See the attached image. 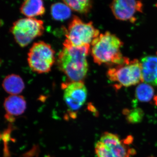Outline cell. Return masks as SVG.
I'll return each mask as SVG.
<instances>
[{
	"label": "cell",
	"mask_w": 157,
	"mask_h": 157,
	"mask_svg": "<svg viewBox=\"0 0 157 157\" xmlns=\"http://www.w3.org/2000/svg\"><path fill=\"white\" fill-rule=\"evenodd\" d=\"M107 76L115 86L129 87L142 82L141 65L137 59L128 58L124 63L109 68Z\"/></svg>",
	"instance_id": "cell-3"
},
{
	"label": "cell",
	"mask_w": 157,
	"mask_h": 157,
	"mask_svg": "<svg viewBox=\"0 0 157 157\" xmlns=\"http://www.w3.org/2000/svg\"><path fill=\"white\" fill-rule=\"evenodd\" d=\"M2 86L8 94L11 95H17L24 89L25 83L20 76L12 74L8 75L4 78Z\"/></svg>",
	"instance_id": "cell-13"
},
{
	"label": "cell",
	"mask_w": 157,
	"mask_h": 157,
	"mask_svg": "<svg viewBox=\"0 0 157 157\" xmlns=\"http://www.w3.org/2000/svg\"><path fill=\"white\" fill-rule=\"evenodd\" d=\"M152 157V156H151V157Z\"/></svg>",
	"instance_id": "cell-21"
},
{
	"label": "cell",
	"mask_w": 157,
	"mask_h": 157,
	"mask_svg": "<svg viewBox=\"0 0 157 157\" xmlns=\"http://www.w3.org/2000/svg\"><path fill=\"white\" fill-rule=\"evenodd\" d=\"M91 45L92 56L97 64L114 66L124 63L127 58L121 51L123 42L109 32L100 34Z\"/></svg>",
	"instance_id": "cell-2"
},
{
	"label": "cell",
	"mask_w": 157,
	"mask_h": 157,
	"mask_svg": "<svg viewBox=\"0 0 157 157\" xmlns=\"http://www.w3.org/2000/svg\"><path fill=\"white\" fill-rule=\"evenodd\" d=\"M51 14L54 19L62 21L70 17L71 9L65 3H54L51 6Z\"/></svg>",
	"instance_id": "cell-14"
},
{
	"label": "cell",
	"mask_w": 157,
	"mask_h": 157,
	"mask_svg": "<svg viewBox=\"0 0 157 157\" xmlns=\"http://www.w3.org/2000/svg\"><path fill=\"white\" fill-rule=\"evenodd\" d=\"M63 45L57 59L59 70L64 73L70 82L83 81L88 70L86 58L90 51V45L76 47L66 39Z\"/></svg>",
	"instance_id": "cell-1"
},
{
	"label": "cell",
	"mask_w": 157,
	"mask_h": 157,
	"mask_svg": "<svg viewBox=\"0 0 157 157\" xmlns=\"http://www.w3.org/2000/svg\"><path fill=\"white\" fill-rule=\"evenodd\" d=\"M156 7H157V3L156 4Z\"/></svg>",
	"instance_id": "cell-20"
},
{
	"label": "cell",
	"mask_w": 157,
	"mask_h": 157,
	"mask_svg": "<svg viewBox=\"0 0 157 157\" xmlns=\"http://www.w3.org/2000/svg\"><path fill=\"white\" fill-rule=\"evenodd\" d=\"M44 31L42 21L29 17L17 20L10 29L14 40L21 47L27 46L34 39L42 36Z\"/></svg>",
	"instance_id": "cell-6"
},
{
	"label": "cell",
	"mask_w": 157,
	"mask_h": 157,
	"mask_svg": "<svg viewBox=\"0 0 157 157\" xmlns=\"http://www.w3.org/2000/svg\"><path fill=\"white\" fill-rule=\"evenodd\" d=\"M100 141L110 150L115 157H131L136 153L135 150L129 146L133 141L132 136L121 140L117 135L106 132L102 134Z\"/></svg>",
	"instance_id": "cell-9"
},
{
	"label": "cell",
	"mask_w": 157,
	"mask_h": 157,
	"mask_svg": "<svg viewBox=\"0 0 157 157\" xmlns=\"http://www.w3.org/2000/svg\"><path fill=\"white\" fill-rule=\"evenodd\" d=\"M154 90L151 85L142 83L137 86L135 95L138 101L147 102L151 101L154 95Z\"/></svg>",
	"instance_id": "cell-16"
},
{
	"label": "cell",
	"mask_w": 157,
	"mask_h": 157,
	"mask_svg": "<svg viewBox=\"0 0 157 157\" xmlns=\"http://www.w3.org/2000/svg\"></svg>",
	"instance_id": "cell-22"
},
{
	"label": "cell",
	"mask_w": 157,
	"mask_h": 157,
	"mask_svg": "<svg viewBox=\"0 0 157 157\" xmlns=\"http://www.w3.org/2000/svg\"><path fill=\"white\" fill-rule=\"evenodd\" d=\"M154 101H155V104L157 106V94L154 98Z\"/></svg>",
	"instance_id": "cell-19"
},
{
	"label": "cell",
	"mask_w": 157,
	"mask_h": 157,
	"mask_svg": "<svg viewBox=\"0 0 157 157\" xmlns=\"http://www.w3.org/2000/svg\"><path fill=\"white\" fill-rule=\"evenodd\" d=\"M66 33V40L76 47L89 45L100 35L92 21L85 22L76 16L72 18Z\"/></svg>",
	"instance_id": "cell-4"
},
{
	"label": "cell",
	"mask_w": 157,
	"mask_h": 157,
	"mask_svg": "<svg viewBox=\"0 0 157 157\" xmlns=\"http://www.w3.org/2000/svg\"><path fill=\"white\" fill-rule=\"evenodd\" d=\"M21 13L29 18L42 16L45 14V8L43 1L40 0H27L22 3Z\"/></svg>",
	"instance_id": "cell-12"
},
{
	"label": "cell",
	"mask_w": 157,
	"mask_h": 157,
	"mask_svg": "<svg viewBox=\"0 0 157 157\" xmlns=\"http://www.w3.org/2000/svg\"><path fill=\"white\" fill-rule=\"evenodd\" d=\"M4 106L7 113V119L22 114L26 109V102L20 95H11L5 99Z\"/></svg>",
	"instance_id": "cell-11"
},
{
	"label": "cell",
	"mask_w": 157,
	"mask_h": 157,
	"mask_svg": "<svg viewBox=\"0 0 157 157\" xmlns=\"http://www.w3.org/2000/svg\"><path fill=\"white\" fill-rule=\"evenodd\" d=\"M95 151L97 157H115L110 150L101 141L96 144Z\"/></svg>",
	"instance_id": "cell-18"
},
{
	"label": "cell",
	"mask_w": 157,
	"mask_h": 157,
	"mask_svg": "<svg viewBox=\"0 0 157 157\" xmlns=\"http://www.w3.org/2000/svg\"><path fill=\"white\" fill-rule=\"evenodd\" d=\"M109 7L116 18L132 23L136 21L135 14L143 12V5L140 1L116 0Z\"/></svg>",
	"instance_id": "cell-8"
},
{
	"label": "cell",
	"mask_w": 157,
	"mask_h": 157,
	"mask_svg": "<svg viewBox=\"0 0 157 157\" xmlns=\"http://www.w3.org/2000/svg\"><path fill=\"white\" fill-rule=\"evenodd\" d=\"M123 113L126 116V120L130 124H137L143 120L144 113L143 110L140 108H136L129 110L125 109Z\"/></svg>",
	"instance_id": "cell-17"
},
{
	"label": "cell",
	"mask_w": 157,
	"mask_h": 157,
	"mask_svg": "<svg viewBox=\"0 0 157 157\" xmlns=\"http://www.w3.org/2000/svg\"><path fill=\"white\" fill-rule=\"evenodd\" d=\"M63 2L69 6L71 10L81 14H87L93 7L92 1L89 0H73L63 1Z\"/></svg>",
	"instance_id": "cell-15"
},
{
	"label": "cell",
	"mask_w": 157,
	"mask_h": 157,
	"mask_svg": "<svg viewBox=\"0 0 157 157\" xmlns=\"http://www.w3.org/2000/svg\"><path fill=\"white\" fill-rule=\"evenodd\" d=\"M142 81L150 85L157 86V56H149L140 60Z\"/></svg>",
	"instance_id": "cell-10"
},
{
	"label": "cell",
	"mask_w": 157,
	"mask_h": 157,
	"mask_svg": "<svg viewBox=\"0 0 157 157\" xmlns=\"http://www.w3.org/2000/svg\"><path fill=\"white\" fill-rule=\"evenodd\" d=\"M55 53L49 44L43 41L35 42L28 54L30 68L38 73H48L55 62Z\"/></svg>",
	"instance_id": "cell-5"
},
{
	"label": "cell",
	"mask_w": 157,
	"mask_h": 157,
	"mask_svg": "<svg viewBox=\"0 0 157 157\" xmlns=\"http://www.w3.org/2000/svg\"><path fill=\"white\" fill-rule=\"evenodd\" d=\"M63 99L68 108L77 111L84 104L87 98V90L83 81L70 82L63 84Z\"/></svg>",
	"instance_id": "cell-7"
}]
</instances>
